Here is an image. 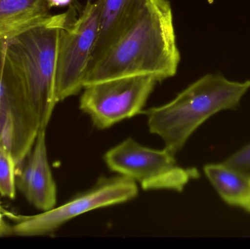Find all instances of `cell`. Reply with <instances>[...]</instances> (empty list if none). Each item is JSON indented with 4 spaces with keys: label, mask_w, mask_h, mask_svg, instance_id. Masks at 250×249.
Instances as JSON below:
<instances>
[{
    "label": "cell",
    "mask_w": 250,
    "mask_h": 249,
    "mask_svg": "<svg viewBox=\"0 0 250 249\" xmlns=\"http://www.w3.org/2000/svg\"><path fill=\"white\" fill-rule=\"evenodd\" d=\"M76 18V8L3 38V78L22 126L35 141L46 130L56 105L55 77L62 29Z\"/></svg>",
    "instance_id": "1"
},
{
    "label": "cell",
    "mask_w": 250,
    "mask_h": 249,
    "mask_svg": "<svg viewBox=\"0 0 250 249\" xmlns=\"http://www.w3.org/2000/svg\"><path fill=\"white\" fill-rule=\"evenodd\" d=\"M180 60L170 1L146 0L127 29L88 70L84 87L130 76L161 82L176 74Z\"/></svg>",
    "instance_id": "2"
},
{
    "label": "cell",
    "mask_w": 250,
    "mask_h": 249,
    "mask_svg": "<svg viewBox=\"0 0 250 249\" xmlns=\"http://www.w3.org/2000/svg\"><path fill=\"white\" fill-rule=\"evenodd\" d=\"M250 89V80L233 81L221 74H207L173 100L145 111L148 130L163 139L175 155L206 121L220 111L234 110Z\"/></svg>",
    "instance_id": "3"
},
{
    "label": "cell",
    "mask_w": 250,
    "mask_h": 249,
    "mask_svg": "<svg viewBox=\"0 0 250 249\" xmlns=\"http://www.w3.org/2000/svg\"><path fill=\"white\" fill-rule=\"evenodd\" d=\"M104 159L111 171L138 182L146 191L182 192L192 180L200 177L196 168L181 166L174 153L166 148L151 149L131 137L108 150Z\"/></svg>",
    "instance_id": "4"
},
{
    "label": "cell",
    "mask_w": 250,
    "mask_h": 249,
    "mask_svg": "<svg viewBox=\"0 0 250 249\" xmlns=\"http://www.w3.org/2000/svg\"><path fill=\"white\" fill-rule=\"evenodd\" d=\"M138 194L136 183L118 175L102 176L93 187L79 193L62 206L32 216H13L8 232L17 236H42L54 233L69 221L91 211L126 203Z\"/></svg>",
    "instance_id": "5"
},
{
    "label": "cell",
    "mask_w": 250,
    "mask_h": 249,
    "mask_svg": "<svg viewBox=\"0 0 250 249\" xmlns=\"http://www.w3.org/2000/svg\"><path fill=\"white\" fill-rule=\"evenodd\" d=\"M101 0L88 1L78 19L75 18L60 32L56 67L57 102L79 94L84 80L98 39Z\"/></svg>",
    "instance_id": "6"
},
{
    "label": "cell",
    "mask_w": 250,
    "mask_h": 249,
    "mask_svg": "<svg viewBox=\"0 0 250 249\" xmlns=\"http://www.w3.org/2000/svg\"><path fill=\"white\" fill-rule=\"evenodd\" d=\"M158 80L152 76H130L83 88L79 108L96 128L105 130L144 113Z\"/></svg>",
    "instance_id": "7"
},
{
    "label": "cell",
    "mask_w": 250,
    "mask_h": 249,
    "mask_svg": "<svg viewBox=\"0 0 250 249\" xmlns=\"http://www.w3.org/2000/svg\"><path fill=\"white\" fill-rule=\"evenodd\" d=\"M45 132L41 130L38 133L17 180V187L25 198L42 211L55 207L57 197V185L48 161Z\"/></svg>",
    "instance_id": "8"
},
{
    "label": "cell",
    "mask_w": 250,
    "mask_h": 249,
    "mask_svg": "<svg viewBox=\"0 0 250 249\" xmlns=\"http://www.w3.org/2000/svg\"><path fill=\"white\" fill-rule=\"evenodd\" d=\"M146 0H101L99 34L89 70L131 24Z\"/></svg>",
    "instance_id": "9"
},
{
    "label": "cell",
    "mask_w": 250,
    "mask_h": 249,
    "mask_svg": "<svg viewBox=\"0 0 250 249\" xmlns=\"http://www.w3.org/2000/svg\"><path fill=\"white\" fill-rule=\"evenodd\" d=\"M3 38L0 39V144L8 149L17 167L22 165L35 143L31 141L23 130L11 96L3 78Z\"/></svg>",
    "instance_id": "10"
},
{
    "label": "cell",
    "mask_w": 250,
    "mask_h": 249,
    "mask_svg": "<svg viewBox=\"0 0 250 249\" xmlns=\"http://www.w3.org/2000/svg\"><path fill=\"white\" fill-rule=\"evenodd\" d=\"M50 10L48 0H0V39L42 21Z\"/></svg>",
    "instance_id": "11"
},
{
    "label": "cell",
    "mask_w": 250,
    "mask_h": 249,
    "mask_svg": "<svg viewBox=\"0 0 250 249\" xmlns=\"http://www.w3.org/2000/svg\"><path fill=\"white\" fill-rule=\"evenodd\" d=\"M204 173L227 204L245 209L250 201V178L222 163L208 164Z\"/></svg>",
    "instance_id": "12"
},
{
    "label": "cell",
    "mask_w": 250,
    "mask_h": 249,
    "mask_svg": "<svg viewBox=\"0 0 250 249\" xmlns=\"http://www.w3.org/2000/svg\"><path fill=\"white\" fill-rule=\"evenodd\" d=\"M17 168L11 152L0 144V195L10 200L16 195Z\"/></svg>",
    "instance_id": "13"
},
{
    "label": "cell",
    "mask_w": 250,
    "mask_h": 249,
    "mask_svg": "<svg viewBox=\"0 0 250 249\" xmlns=\"http://www.w3.org/2000/svg\"><path fill=\"white\" fill-rule=\"evenodd\" d=\"M223 162L250 178V143L236 151Z\"/></svg>",
    "instance_id": "14"
},
{
    "label": "cell",
    "mask_w": 250,
    "mask_h": 249,
    "mask_svg": "<svg viewBox=\"0 0 250 249\" xmlns=\"http://www.w3.org/2000/svg\"><path fill=\"white\" fill-rule=\"evenodd\" d=\"M73 0H48L50 7H64L71 4Z\"/></svg>",
    "instance_id": "15"
},
{
    "label": "cell",
    "mask_w": 250,
    "mask_h": 249,
    "mask_svg": "<svg viewBox=\"0 0 250 249\" xmlns=\"http://www.w3.org/2000/svg\"><path fill=\"white\" fill-rule=\"evenodd\" d=\"M5 213L3 211L2 208L0 204V236L4 235L6 232H8V228L6 226L5 222H4V216Z\"/></svg>",
    "instance_id": "16"
},
{
    "label": "cell",
    "mask_w": 250,
    "mask_h": 249,
    "mask_svg": "<svg viewBox=\"0 0 250 249\" xmlns=\"http://www.w3.org/2000/svg\"><path fill=\"white\" fill-rule=\"evenodd\" d=\"M245 210L250 213V201L249 202V203H248V206L245 207Z\"/></svg>",
    "instance_id": "17"
}]
</instances>
